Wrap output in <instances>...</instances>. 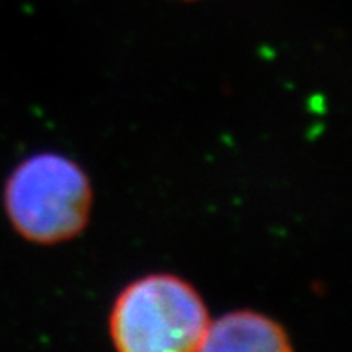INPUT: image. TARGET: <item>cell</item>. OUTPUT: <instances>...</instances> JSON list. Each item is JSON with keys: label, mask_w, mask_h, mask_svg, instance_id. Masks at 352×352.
Masks as SVG:
<instances>
[{"label": "cell", "mask_w": 352, "mask_h": 352, "mask_svg": "<svg viewBox=\"0 0 352 352\" xmlns=\"http://www.w3.org/2000/svg\"><path fill=\"white\" fill-rule=\"evenodd\" d=\"M201 352H289L293 351L284 325L252 309H236L210 320Z\"/></svg>", "instance_id": "3"}, {"label": "cell", "mask_w": 352, "mask_h": 352, "mask_svg": "<svg viewBox=\"0 0 352 352\" xmlns=\"http://www.w3.org/2000/svg\"><path fill=\"white\" fill-rule=\"evenodd\" d=\"M210 320L204 297L189 280L149 274L117 295L108 333L122 352H192L201 347Z\"/></svg>", "instance_id": "2"}, {"label": "cell", "mask_w": 352, "mask_h": 352, "mask_svg": "<svg viewBox=\"0 0 352 352\" xmlns=\"http://www.w3.org/2000/svg\"><path fill=\"white\" fill-rule=\"evenodd\" d=\"M90 176L76 160L40 151L14 167L4 186L11 227L34 245L52 246L78 237L92 216Z\"/></svg>", "instance_id": "1"}]
</instances>
